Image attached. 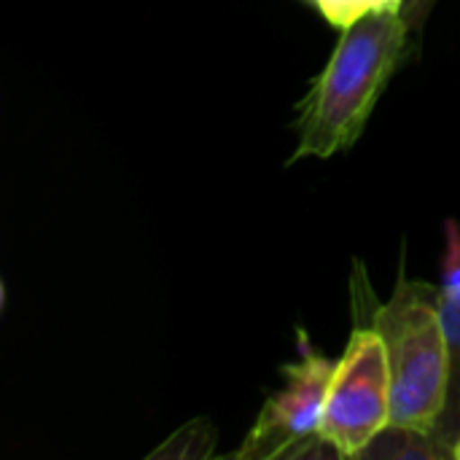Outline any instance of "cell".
I'll return each mask as SVG.
<instances>
[{
  "instance_id": "cell-1",
  "label": "cell",
  "mask_w": 460,
  "mask_h": 460,
  "mask_svg": "<svg viewBox=\"0 0 460 460\" xmlns=\"http://www.w3.org/2000/svg\"><path fill=\"white\" fill-rule=\"evenodd\" d=\"M402 8L372 11L342 27L340 43L302 105L299 146L291 162L329 159L356 143L407 43Z\"/></svg>"
},
{
  "instance_id": "cell-2",
  "label": "cell",
  "mask_w": 460,
  "mask_h": 460,
  "mask_svg": "<svg viewBox=\"0 0 460 460\" xmlns=\"http://www.w3.org/2000/svg\"><path fill=\"white\" fill-rule=\"evenodd\" d=\"M356 315L385 340L391 367V423L434 431L447 399V340L439 315V286L399 278L388 305H377L369 283H353Z\"/></svg>"
},
{
  "instance_id": "cell-3",
  "label": "cell",
  "mask_w": 460,
  "mask_h": 460,
  "mask_svg": "<svg viewBox=\"0 0 460 460\" xmlns=\"http://www.w3.org/2000/svg\"><path fill=\"white\" fill-rule=\"evenodd\" d=\"M345 356L334 364L321 437L342 456L358 458L367 445L391 426V367L383 334L361 315Z\"/></svg>"
},
{
  "instance_id": "cell-4",
  "label": "cell",
  "mask_w": 460,
  "mask_h": 460,
  "mask_svg": "<svg viewBox=\"0 0 460 460\" xmlns=\"http://www.w3.org/2000/svg\"><path fill=\"white\" fill-rule=\"evenodd\" d=\"M299 350L302 356L283 369L286 385L267 399L243 447L234 450L229 458H313L326 453L342 458L321 437V415L334 375V364L315 353L305 334H299Z\"/></svg>"
},
{
  "instance_id": "cell-5",
  "label": "cell",
  "mask_w": 460,
  "mask_h": 460,
  "mask_svg": "<svg viewBox=\"0 0 460 460\" xmlns=\"http://www.w3.org/2000/svg\"><path fill=\"white\" fill-rule=\"evenodd\" d=\"M439 315L447 340V399L431 437L453 458L460 437V288H439Z\"/></svg>"
},
{
  "instance_id": "cell-6",
  "label": "cell",
  "mask_w": 460,
  "mask_h": 460,
  "mask_svg": "<svg viewBox=\"0 0 460 460\" xmlns=\"http://www.w3.org/2000/svg\"><path fill=\"white\" fill-rule=\"evenodd\" d=\"M358 460H450V456L429 431L391 423L367 445Z\"/></svg>"
},
{
  "instance_id": "cell-7",
  "label": "cell",
  "mask_w": 460,
  "mask_h": 460,
  "mask_svg": "<svg viewBox=\"0 0 460 460\" xmlns=\"http://www.w3.org/2000/svg\"><path fill=\"white\" fill-rule=\"evenodd\" d=\"M216 445V429L210 420H191L181 431H175L162 447L151 453V458H210Z\"/></svg>"
},
{
  "instance_id": "cell-8",
  "label": "cell",
  "mask_w": 460,
  "mask_h": 460,
  "mask_svg": "<svg viewBox=\"0 0 460 460\" xmlns=\"http://www.w3.org/2000/svg\"><path fill=\"white\" fill-rule=\"evenodd\" d=\"M334 27H348L356 19L383 11V8H402L404 0H310Z\"/></svg>"
},
{
  "instance_id": "cell-9",
  "label": "cell",
  "mask_w": 460,
  "mask_h": 460,
  "mask_svg": "<svg viewBox=\"0 0 460 460\" xmlns=\"http://www.w3.org/2000/svg\"><path fill=\"white\" fill-rule=\"evenodd\" d=\"M453 458L460 460V437H458V442H456V450H453Z\"/></svg>"
}]
</instances>
